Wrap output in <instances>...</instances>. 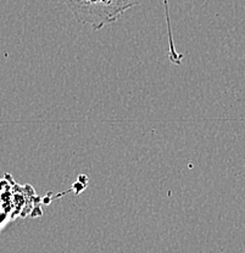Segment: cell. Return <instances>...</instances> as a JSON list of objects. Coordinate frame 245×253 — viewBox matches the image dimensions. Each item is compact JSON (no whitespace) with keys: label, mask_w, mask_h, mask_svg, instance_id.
<instances>
[{"label":"cell","mask_w":245,"mask_h":253,"mask_svg":"<svg viewBox=\"0 0 245 253\" xmlns=\"http://www.w3.org/2000/svg\"><path fill=\"white\" fill-rule=\"evenodd\" d=\"M144 0H64L67 9L82 25L94 31L115 22L127 10L141 5Z\"/></svg>","instance_id":"1"},{"label":"cell","mask_w":245,"mask_h":253,"mask_svg":"<svg viewBox=\"0 0 245 253\" xmlns=\"http://www.w3.org/2000/svg\"><path fill=\"white\" fill-rule=\"evenodd\" d=\"M165 7H166V17H167V26H168V37H170V59L172 62H181V56L176 51L175 45H173L172 41V32H171V23H170V15H168V5L167 0H165Z\"/></svg>","instance_id":"2"}]
</instances>
